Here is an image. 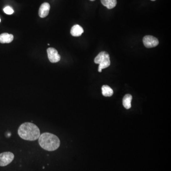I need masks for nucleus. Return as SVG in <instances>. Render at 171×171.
<instances>
[{"instance_id":"1","label":"nucleus","mask_w":171,"mask_h":171,"mask_svg":"<svg viewBox=\"0 0 171 171\" xmlns=\"http://www.w3.org/2000/svg\"><path fill=\"white\" fill-rule=\"evenodd\" d=\"M18 133L20 138L27 141H35L40 136V130L36 125L31 122L23 123L19 127Z\"/></svg>"},{"instance_id":"2","label":"nucleus","mask_w":171,"mask_h":171,"mask_svg":"<svg viewBox=\"0 0 171 171\" xmlns=\"http://www.w3.org/2000/svg\"><path fill=\"white\" fill-rule=\"evenodd\" d=\"M38 139L41 148L48 151L56 150L60 146V140L53 133H44L40 135Z\"/></svg>"},{"instance_id":"3","label":"nucleus","mask_w":171,"mask_h":171,"mask_svg":"<svg viewBox=\"0 0 171 171\" xmlns=\"http://www.w3.org/2000/svg\"><path fill=\"white\" fill-rule=\"evenodd\" d=\"M95 63L99 64L98 72H102L104 68L108 67L110 65L109 55L106 52H102L99 53L94 59Z\"/></svg>"},{"instance_id":"4","label":"nucleus","mask_w":171,"mask_h":171,"mask_svg":"<svg viewBox=\"0 0 171 171\" xmlns=\"http://www.w3.org/2000/svg\"><path fill=\"white\" fill-rule=\"evenodd\" d=\"M14 155L10 152L3 153L0 154V166L8 165L14 159Z\"/></svg>"},{"instance_id":"5","label":"nucleus","mask_w":171,"mask_h":171,"mask_svg":"<svg viewBox=\"0 0 171 171\" xmlns=\"http://www.w3.org/2000/svg\"><path fill=\"white\" fill-rule=\"evenodd\" d=\"M143 41L145 47L148 48L155 47L159 44L158 39L152 36H145L143 37Z\"/></svg>"},{"instance_id":"6","label":"nucleus","mask_w":171,"mask_h":171,"mask_svg":"<svg viewBox=\"0 0 171 171\" xmlns=\"http://www.w3.org/2000/svg\"><path fill=\"white\" fill-rule=\"evenodd\" d=\"M48 56L50 62L52 63H56L60 60V56L58 54V52L53 48H48Z\"/></svg>"},{"instance_id":"7","label":"nucleus","mask_w":171,"mask_h":171,"mask_svg":"<svg viewBox=\"0 0 171 171\" xmlns=\"http://www.w3.org/2000/svg\"><path fill=\"white\" fill-rule=\"evenodd\" d=\"M50 10V5L47 3H43L40 6L39 15L41 18H45L48 16Z\"/></svg>"},{"instance_id":"8","label":"nucleus","mask_w":171,"mask_h":171,"mask_svg":"<svg viewBox=\"0 0 171 171\" xmlns=\"http://www.w3.org/2000/svg\"><path fill=\"white\" fill-rule=\"evenodd\" d=\"M13 35L3 33L0 35V43H9L13 42Z\"/></svg>"},{"instance_id":"9","label":"nucleus","mask_w":171,"mask_h":171,"mask_svg":"<svg viewBox=\"0 0 171 171\" xmlns=\"http://www.w3.org/2000/svg\"><path fill=\"white\" fill-rule=\"evenodd\" d=\"M84 30L82 27L79 25H75L71 28L70 33L74 37H79L82 35Z\"/></svg>"},{"instance_id":"10","label":"nucleus","mask_w":171,"mask_h":171,"mask_svg":"<svg viewBox=\"0 0 171 171\" xmlns=\"http://www.w3.org/2000/svg\"><path fill=\"white\" fill-rule=\"evenodd\" d=\"M132 99V96L130 94H127L123 98V105L127 109H129L131 107Z\"/></svg>"},{"instance_id":"11","label":"nucleus","mask_w":171,"mask_h":171,"mask_svg":"<svg viewBox=\"0 0 171 171\" xmlns=\"http://www.w3.org/2000/svg\"><path fill=\"white\" fill-rule=\"evenodd\" d=\"M101 3L108 9L114 8L117 5V0H101Z\"/></svg>"},{"instance_id":"12","label":"nucleus","mask_w":171,"mask_h":171,"mask_svg":"<svg viewBox=\"0 0 171 171\" xmlns=\"http://www.w3.org/2000/svg\"><path fill=\"white\" fill-rule=\"evenodd\" d=\"M102 93L105 97H111L113 95V90L108 85H104L102 87Z\"/></svg>"},{"instance_id":"13","label":"nucleus","mask_w":171,"mask_h":171,"mask_svg":"<svg viewBox=\"0 0 171 171\" xmlns=\"http://www.w3.org/2000/svg\"><path fill=\"white\" fill-rule=\"evenodd\" d=\"M3 11L6 14H8V15H11L14 13L13 9H12L10 6H6L3 9Z\"/></svg>"},{"instance_id":"14","label":"nucleus","mask_w":171,"mask_h":171,"mask_svg":"<svg viewBox=\"0 0 171 171\" xmlns=\"http://www.w3.org/2000/svg\"><path fill=\"white\" fill-rule=\"evenodd\" d=\"M90 1H94L95 0H90Z\"/></svg>"},{"instance_id":"15","label":"nucleus","mask_w":171,"mask_h":171,"mask_svg":"<svg viewBox=\"0 0 171 171\" xmlns=\"http://www.w3.org/2000/svg\"><path fill=\"white\" fill-rule=\"evenodd\" d=\"M151 1H155V0H151Z\"/></svg>"},{"instance_id":"16","label":"nucleus","mask_w":171,"mask_h":171,"mask_svg":"<svg viewBox=\"0 0 171 171\" xmlns=\"http://www.w3.org/2000/svg\"><path fill=\"white\" fill-rule=\"evenodd\" d=\"M1 19H0V22H1Z\"/></svg>"}]
</instances>
